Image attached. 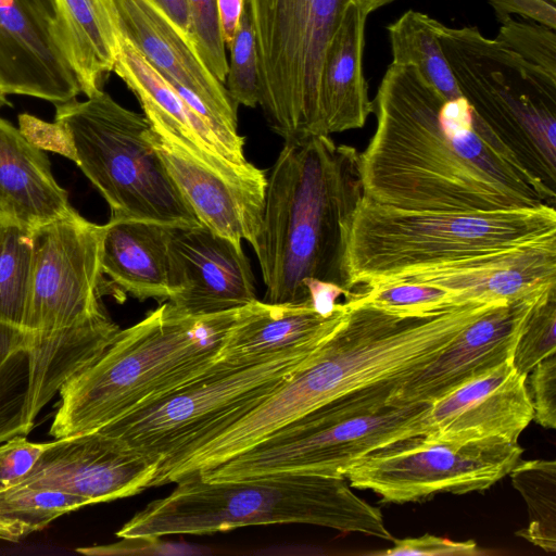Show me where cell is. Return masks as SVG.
<instances>
[{
    "instance_id": "1",
    "label": "cell",
    "mask_w": 556,
    "mask_h": 556,
    "mask_svg": "<svg viewBox=\"0 0 556 556\" xmlns=\"http://www.w3.org/2000/svg\"><path fill=\"white\" fill-rule=\"evenodd\" d=\"M377 127L359 154L363 195L430 212L555 206L535 178L464 97L444 99L410 65L391 63L379 85Z\"/></svg>"
},
{
    "instance_id": "2",
    "label": "cell",
    "mask_w": 556,
    "mask_h": 556,
    "mask_svg": "<svg viewBox=\"0 0 556 556\" xmlns=\"http://www.w3.org/2000/svg\"><path fill=\"white\" fill-rule=\"evenodd\" d=\"M500 301L468 300L424 315H403L358 299L304 366L211 441L227 459L302 415L353 391L401 380L431 361Z\"/></svg>"
},
{
    "instance_id": "3",
    "label": "cell",
    "mask_w": 556,
    "mask_h": 556,
    "mask_svg": "<svg viewBox=\"0 0 556 556\" xmlns=\"http://www.w3.org/2000/svg\"><path fill=\"white\" fill-rule=\"evenodd\" d=\"M362 198L355 148L336 144L327 135L285 141L267 176L253 247L266 287L264 302L309 301L307 278L348 290L346 239Z\"/></svg>"
},
{
    "instance_id": "4",
    "label": "cell",
    "mask_w": 556,
    "mask_h": 556,
    "mask_svg": "<svg viewBox=\"0 0 556 556\" xmlns=\"http://www.w3.org/2000/svg\"><path fill=\"white\" fill-rule=\"evenodd\" d=\"M104 225L75 214L33 230V266L23 329L28 334L27 418L92 364L121 328L101 295Z\"/></svg>"
},
{
    "instance_id": "5",
    "label": "cell",
    "mask_w": 556,
    "mask_h": 556,
    "mask_svg": "<svg viewBox=\"0 0 556 556\" xmlns=\"http://www.w3.org/2000/svg\"><path fill=\"white\" fill-rule=\"evenodd\" d=\"M239 308L192 316L166 302L121 329L61 388L49 433L60 439L97 431L201 376L218 359Z\"/></svg>"
},
{
    "instance_id": "6",
    "label": "cell",
    "mask_w": 556,
    "mask_h": 556,
    "mask_svg": "<svg viewBox=\"0 0 556 556\" xmlns=\"http://www.w3.org/2000/svg\"><path fill=\"white\" fill-rule=\"evenodd\" d=\"M176 485L134 515L116 536L162 539L302 523L393 540L380 508L357 496L344 477L274 475L207 481L192 472Z\"/></svg>"
},
{
    "instance_id": "7",
    "label": "cell",
    "mask_w": 556,
    "mask_h": 556,
    "mask_svg": "<svg viewBox=\"0 0 556 556\" xmlns=\"http://www.w3.org/2000/svg\"><path fill=\"white\" fill-rule=\"evenodd\" d=\"M549 242H556V211L547 204L430 212L387 206L363 195L346 239V288L364 289L460 258Z\"/></svg>"
},
{
    "instance_id": "8",
    "label": "cell",
    "mask_w": 556,
    "mask_h": 556,
    "mask_svg": "<svg viewBox=\"0 0 556 556\" xmlns=\"http://www.w3.org/2000/svg\"><path fill=\"white\" fill-rule=\"evenodd\" d=\"M395 384L379 382L327 402L235 456L194 472L207 481L274 475L344 477L365 455L428 434L430 404L387 405Z\"/></svg>"
},
{
    "instance_id": "9",
    "label": "cell",
    "mask_w": 556,
    "mask_h": 556,
    "mask_svg": "<svg viewBox=\"0 0 556 556\" xmlns=\"http://www.w3.org/2000/svg\"><path fill=\"white\" fill-rule=\"evenodd\" d=\"M54 122L68 136L74 162L109 204L110 219L201 226L152 146L144 114L101 90L56 104Z\"/></svg>"
},
{
    "instance_id": "10",
    "label": "cell",
    "mask_w": 556,
    "mask_h": 556,
    "mask_svg": "<svg viewBox=\"0 0 556 556\" xmlns=\"http://www.w3.org/2000/svg\"><path fill=\"white\" fill-rule=\"evenodd\" d=\"M435 30L457 87L472 111L521 164L556 192V76L477 27Z\"/></svg>"
},
{
    "instance_id": "11",
    "label": "cell",
    "mask_w": 556,
    "mask_h": 556,
    "mask_svg": "<svg viewBox=\"0 0 556 556\" xmlns=\"http://www.w3.org/2000/svg\"><path fill=\"white\" fill-rule=\"evenodd\" d=\"M321 343L247 364L218 358L201 376L99 430L159 459L162 470L258 405Z\"/></svg>"
},
{
    "instance_id": "12",
    "label": "cell",
    "mask_w": 556,
    "mask_h": 556,
    "mask_svg": "<svg viewBox=\"0 0 556 556\" xmlns=\"http://www.w3.org/2000/svg\"><path fill=\"white\" fill-rule=\"evenodd\" d=\"M350 1L247 0L255 31L258 105L285 141L323 135L321 67Z\"/></svg>"
},
{
    "instance_id": "13",
    "label": "cell",
    "mask_w": 556,
    "mask_h": 556,
    "mask_svg": "<svg viewBox=\"0 0 556 556\" xmlns=\"http://www.w3.org/2000/svg\"><path fill=\"white\" fill-rule=\"evenodd\" d=\"M522 447L500 437L443 440L407 438L380 447L353 464L349 484L370 490L384 503L425 501L438 493L483 491L509 475Z\"/></svg>"
},
{
    "instance_id": "14",
    "label": "cell",
    "mask_w": 556,
    "mask_h": 556,
    "mask_svg": "<svg viewBox=\"0 0 556 556\" xmlns=\"http://www.w3.org/2000/svg\"><path fill=\"white\" fill-rule=\"evenodd\" d=\"M147 118L152 146L200 224L253 248L262 226L266 172L215 157L159 119Z\"/></svg>"
},
{
    "instance_id": "15",
    "label": "cell",
    "mask_w": 556,
    "mask_h": 556,
    "mask_svg": "<svg viewBox=\"0 0 556 556\" xmlns=\"http://www.w3.org/2000/svg\"><path fill=\"white\" fill-rule=\"evenodd\" d=\"M160 460L100 430L55 439L16 485L50 489L89 505L134 496L151 486Z\"/></svg>"
},
{
    "instance_id": "16",
    "label": "cell",
    "mask_w": 556,
    "mask_h": 556,
    "mask_svg": "<svg viewBox=\"0 0 556 556\" xmlns=\"http://www.w3.org/2000/svg\"><path fill=\"white\" fill-rule=\"evenodd\" d=\"M169 298L186 315H211L256 300L254 276L242 245L204 226L172 227Z\"/></svg>"
},
{
    "instance_id": "17",
    "label": "cell",
    "mask_w": 556,
    "mask_h": 556,
    "mask_svg": "<svg viewBox=\"0 0 556 556\" xmlns=\"http://www.w3.org/2000/svg\"><path fill=\"white\" fill-rule=\"evenodd\" d=\"M540 299L503 301L493 305L466 326L431 361L402 378L389 395L387 405L431 404L457 387L513 359L523 325Z\"/></svg>"
},
{
    "instance_id": "18",
    "label": "cell",
    "mask_w": 556,
    "mask_h": 556,
    "mask_svg": "<svg viewBox=\"0 0 556 556\" xmlns=\"http://www.w3.org/2000/svg\"><path fill=\"white\" fill-rule=\"evenodd\" d=\"M526 374L513 359L457 387L430 404V438L473 440L500 437L518 442L534 410Z\"/></svg>"
},
{
    "instance_id": "19",
    "label": "cell",
    "mask_w": 556,
    "mask_h": 556,
    "mask_svg": "<svg viewBox=\"0 0 556 556\" xmlns=\"http://www.w3.org/2000/svg\"><path fill=\"white\" fill-rule=\"evenodd\" d=\"M399 281L442 288L460 301H534L556 288V242L465 257L383 283Z\"/></svg>"
},
{
    "instance_id": "20",
    "label": "cell",
    "mask_w": 556,
    "mask_h": 556,
    "mask_svg": "<svg viewBox=\"0 0 556 556\" xmlns=\"http://www.w3.org/2000/svg\"><path fill=\"white\" fill-rule=\"evenodd\" d=\"M118 34L162 75L190 90L226 130L238 135V105L153 0H106Z\"/></svg>"
},
{
    "instance_id": "21",
    "label": "cell",
    "mask_w": 556,
    "mask_h": 556,
    "mask_svg": "<svg viewBox=\"0 0 556 556\" xmlns=\"http://www.w3.org/2000/svg\"><path fill=\"white\" fill-rule=\"evenodd\" d=\"M0 86L54 105L81 92L52 24L27 0H0Z\"/></svg>"
},
{
    "instance_id": "22",
    "label": "cell",
    "mask_w": 556,
    "mask_h": 556,
    "mask_svg": "<svg viewBox=\"0 0 556 556\" xmlns=\"http://www.w3.org/2000/svg\"><path fill=\"white\" fill-rule=\"evenodd\" d=\"M346 312L339 303L329 316L317 313L309 301L273 304L257 299L239 308L219 351V359L247 364L286 351L321 343Z\"/></svg>"
},
{
    "instance_id": "23",
    "label": "cell",
    "mask_w": 556,
    "mask_h": 556,
    "mask_svg": "<svg viewBox=\"0 0 556 556\" xmlns=\"http://www.w3.org/2000/svg\"><path fill=\"white\" fill-rule=\"evenodd\" d=\"M76 212L46 153L0 117V223L35 229Z\"/></svg>"
},
{
    "instance_id": "24",
    "label": "cell",
    "mask_w": 556,
    "mask_h": 556,
    "mask_svg": "<svg viewBox=\"0 0 556 556\" xmlns=\"http://www.w3.org/2000/svg\"><path fill=\"white\" fill-rule=\"evenodd\" d=\"M367 15L351 0L326 50L319 81L323 135L361 128L375 111L363 73Z\"/></svg>"
},
{
    "instance_id": "25",
    "label": "cell",
    "mask_w": 556,
    "mask_h": 556,
    "mask_svg": "<svg viewBox=\"0 0 556 556\" xmlns=\"http://www.w3.org/2000/svg\"><path fill=\"white\" fill-rule=\"evenodd\" d=\"M170 228L152 222L110 219L101 245L103 275L139 301H167Z\"/></svg>"
},
{
    "instance_id": "26",
    "label": "cell",
    "mask_w": 556,
    "mask_h": 556,
    "mask_svg": "<svg viewBox=\"0 0 556 556\" xmlns=\"http://www.w3.org/2000/svg\"><path fill=\"white\" fill-rule=\"evenodd\" d=\"M118 54L113 72L137 97L143 114L167 125L202 151L238 166L250 162L229 146L216 129L199 115L125 37L118 34Z\"/></svg>"
},
{
    "instance_id": "27",
    "label": "cell",
    "mask_w": 556,
    "mask_h": 556,
    "mask_svg": "<svg viewBox=\"0 0 556 556\" xmlns=\"http://www.w3.org/2000/svg\"><path fill=\"white\" fill-rule=\"evenodd\" d=\"M54 37L67 59L83 93L103 90L119 48L118 31L106 0H54Z\"/></svg>"
},
{
    "instance_id": "28",
    "label": "cell",
    "mask_w": 556,
    "mask_h": 556,
    "mask_svg": "<svg viewBox=\"0 0 556 556\" xmlns=\"http://www.w3.org/2000/svg\"><path fill=\"white\" fill-rule=\"evenodd\" d=\"M435 20L408 10L388 26L392 63L415 67L444 99L462 98L437 35Z\"/></svg>"
},
{
    "instance_id": "29",
    "label": "cell",
    "mask_w": 556,
    "mask_h": 556,
    "mask_svg": "<svg viewBox=\"0 0 556 556\" xmlns=\"http://www.w3.org/2000/svg\"><path fill=\"white\" fill-rule=\"evenodd\" d=\"M28 334L0 323V443L27 435Z\"/></svg>"
},
{
    "instance_id": "30",
    "label": "cell",
    "mask_w": 556,
    "mask_h": 556,
    "mask_svg": "<svg viewBox=\"0 0 556 556\" xmlns=\"http://www.w3.org/2000/svg\"><path fill=\"white\" fill-rule=\"evenodd\" d=\"M511 483L528 507L529 523L517 535L548 553L556 551V463H518L509 472Z\"/></svg>"
},
{
    "instance_id": "31",
    "label": "cell",
    "mask_w": 556,
    "mask_h": 556,
    "mask_svg": "<svg viewBox=\"0 0 556 556\" xmlns=\"http://www.w3.org/2000/svg\"><path fill=\"white\" fill-rule=\"evenodd\" d=\"M33 230L0 223V323L22 331L31 277Z\"/></svg>"
},
{
    "instance_id": "32",
    "label": "cell",
    "mask_w": 556,
    "mask_h": 556,
    "mask_svg": "<svg viewBox=\"0 0 556 556\" xmlns=\"http://www.w3.org/2000/svg\"><path fill=\"white\" fill-rule=\"evenodd\" d=\"M55 519L45 491L26 485L0 488V540L18 542Z\"/></svg>"
},
{
    "instance_id": "33",
    "label": "cell",
    "mask_w": 556,
    "mask_h": 556,
    "mask_svg": "<svg viewBox=\"0 0 556 556\" xmlns=\"http://www.w3.org/2000/svg\"><path fill=\"white\" fill-rule=\"evenodd\" d=\"M229 49L225 87L237 105L256 108L260 103L258 65L255 31L247 0Z\"/></svg>"
},
{
    "instance_id": "34",
    "label": "cell",
    "mask_w": 556,
    "mask_h": 556,
    "mask_svg": "<svg viewBox=\"0 0 556 556\" xmlns=\"http://www.w3.org/2000/svg\"><path fill=\"white\" fill-rule=\"evenodd\" d=\"M353 298L403 315H424L465 302L445 289L406 281L374 285Z\"/></svg>"
},
{
    "instance_id": "35",
    "label": "cell",
    "mask_w": 556,
    "mask_h": 556,
    "mask_svg": "<svg viewBox=\"0 0 556 556\" xmlns=\"http://www.w3.org/2000/svg\"><path fill=\"white\" fill-rule=\"evenodd\" d=\"M556 353V288L532 307L516 344L513 364L528 375L534 366Z\"/></svg>"
},
{
    "instance_id": "36",
    "label": "cell",
    "mask_w": 556,
    "mask_h": 556,
    "mask_svg": "<svg viewBox=\"0 0 556 556\" xmlns=\"http://www.w3.org/2000/svg\"><path fill=\"white\" fill-rule=\"evenodd\" d=\"M525 61L556 76V33L533 21L513 17L501 23L494 39Z\"/></svg>"
},
{
    "instance_id": "37",
    "label": "cell",
    "mask_w": 556,
    "mask_h": 556,
    "mask_svg": "<svg viewBox=\"0 0 556 556\" xmlns=\"http://www.w3.org/2000/svg\"><path fill=\"white\" fill-rule=\"evenodd\" d=\"M194 50L204 66L225 85L228 61L222 36L216 0H189Z\"/></svg>"
},
{
    "instance_id": "38",
    "label": "cell",
    "mask_w": 556,
    "mask_h": 556,
    "mask_svg": "<svg viewBox=\"0 0 556 556\" xmlns=\"http://www.w3.org/2000/svg\"><path fill=\"white\" fill-rule=\"evenodd\" d=\"M51 442H31L21 434L0 443V488L23 481Z\"/></svg>"
},
{
    "instance_id": "39",
    "label": "cell",
    "mask_w": 556,
    "mask_h": 556,
    "mask_svg": "<svg viewBox=\"0 0 556 556\" xmlns=\"http://www.w3.org/2000/svg\"><path fill=\"white\" fill-rule=\"evenodd\" d=\"M393 546L382 552H374L380 556H472L480 554L475 541H452L431 534L418 538L393 539Z\"/></svg>"
},
{
    "instance_id": "40",
    "label": "cell",
    "mask_w": 556,
    "mask_h": 556,
    "mask_svg": "<svg viewBox=\"0 0 556 556\" xmlns=\"http://www.w3.org/2000/svg\"><path fill=\"white\" fill-rule=\"evenodd\" d=\"M533 419L543 428H556V353L539 362L531 370Z\"/></svg>"
},
{
    "instance_id": "41",
    "label": "cell",
    "mask_w": 556,
    "mask_h": 556,
    "mask_svg": "<svg viewBox=\"0 0 556 556\" xmlns=\"http://www.w3.org/2000/svg\"><path fill=\"white\" fill-rule=\"evenodd\" d=\"M20 130L36 147L60 153L74 162V150L64 128L43 122L27 113L18 115Z\"/></svg>"
},
{
    "instance_id": "42",
    "label": "cell",
    "mask_w": 556,
    "mask_h": 556,
    "mask_svg": "<svg viewBox=\"0 0 556 556\" xmlns=\"http://www.w3.org/2000/svg\"><path fill=\"white\" fill-rule=\"evenodd\" d=\"M500 23L519 15L556 29V0H486Z\"/></svg>"
},
{
    "instance_id": "43",
    "label": "cell",
    "mask_w": 556,
    "mask_h": 556,
    "mask_svg": "<svg viewBox=\"0 0 556 556\" xmlns=\"http://www.w3.org/2000/svg\"><path fill=\"white\" fill-rule=\"evenodd\" d=\"M121 540L106 545H94L80 547L78 553L85 555H135V554H168L172 553L174 545L165 543L161 538H119ZM177 552V551H173Z\"/></svg>"
},
{
    "instance_id": "44",
    "label": "cell",
    "mask_w": 556,
    "mask_h": 556,
    "mask_svg": "<svg viewBox=\"0 0 556 556\" xmlns=\"http://www.w3.org/2000/svg\"><path fill=\"white\" fill-rule=\"evenodd\" d=\"M304 287L308 292V300L313 308L323 316H329L336 311L339 304L337 300L341 295L345 296L346 301L355 295V292L316 278L305 279Z\"/></svg>"
},
{
    "instance_id": "45",
    "label": "cell",
    "mask_w": 556,
    "mask_h": 556,
    "mask_svg": "<svg viewBox=\"0 0 556 556\" xmlns=\"http://www.w3.org/2000/svg\"><path fill=\"white\" fill-rule=\"evenodd\" d=\"M216 1L223 40L229 47L239 26L244 0Z\"/></svg>"
},
{
    "instance_id": "46",
    "label": "cell",
    "mask_w": 556,
    "mask_h": 556,
    "mask_svg": "<svg viewBox=\"0 0 556 556\" xmlns=\"http://www.w3.org/2000/svg\"><path fill=\"white\" fill-rule=\"evenodd\" d=\"M180 34L193 47L189 14V0H153ZM194 48V47H193Z\"/></svg>"
},
{
    "instance_id": "47",
    "label": "cell",
    "mask_w": 556,
    "mask_h": 556,
    "mask_svg": "<svg viewBox=\"0 0 556 556\" xmlns=\"http://www.w3.org/2000/svg\"><path fill=\"white\" fill-rule=\"evenodd\" d=\"M48 22L56 21V7L54 0H27Z\"/></svg>"
},
{
    "instance_id": "48",
    "label": "cell",
    "mask_w": 556,
    "mask_h": 556,
    "mask_svg": "<svg viewBox=\"0 0 556 556\" xmlns=\"http://www.w3.org/2000/svg\"><path fill=\"white\" fill-rule=\"evenodd\" d=\"M363 8L367 14L376 11L377 9L392 2L393 0H352Z\"/></svg>"
},
{
    "instance_id": "49",
    "label": "cell",
    "mask_w": 556,
    "mask_h": 556,
    "mask_svg": "<svg viewBox=\"0 0 556 556\" xmlns=\"http://www.w3.org/2000/svg\"><path fill=\"white\" fill-rule=\"evenodd\" d=\"M9 104H10V102L7 99V94L4 93V91L2 90V88L0 86V108L3 105H9Z\"/></svg>"
}]
</instances>
